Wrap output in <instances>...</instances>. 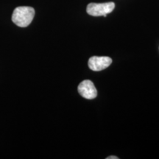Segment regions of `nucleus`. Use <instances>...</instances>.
Masks as SVG:
<instances>
[{"label":"nucleus","mask_w":159,"mask_h":159,"mask_svg":"<svg viewBox=\"0 0 159 159\" xmlns=\"http://www.w3.org/2000/svg\"><path fill=\"white\" fill-rule=\"evenodd\" d=\"M35 16V10L31 7L21 6L13 11V22L20 27H26L30 25Z\"/></svg>","instance_id":"obj_1"},{"label":"nucleus","mask_w":159,"mask_h":159,"mask_svg":"<svg viewBox=\"0 0 159 159\" xmlns=\"http://www.w3.org/2000/svg\"><path fill=\"white\" fill-rule=\"evenodd\" d=\"M115 4L112 2L105 3H90L87 6V13L92 16H104L114 11Z\"/></svg>","instance_id":"obj_2"},{"label":"nucleus","mask_w":159,"mask_h":159,"mask_svg":"<svg viewBox=\"0 0 159 159\" xmlns=\"http://www.w3.org/2000/svg\"><path fill=\"white\" fill-rule=\"evenodd\" d=\"M77 90L79 94L85 99H94L97 95V91L94 83L89 80H85L80 83Z\"/></svg>","instance_id":"obj_3"},{"label":"nucleus","mask_w":159,"mask_h":159,"mask_svg":"<svg viewBox=\"0 0 159 159\" xmlns=\"http://www.w3.org/2000/svg\"><path fill=\"white\" fill-rule=\"evenodd\" d=\"M112 63V59L109 57L93 56L89 60V66L95 71H102L108 68Z\"/></svg>","instance_id":"obj_4"},{"label":"nucleus","mask_w":159,"mask_h":159,"mask_svg":"<svg viewBox=\"0 0 159 159\" xmlns=\"http://www.w3.org/2000/svg\"><path fill=\"white\" fill-rule=\"evenodd\" d=\"M106 159H119L118 157H116V156H109V157H107Z\"/></svg>","instance_id":"obj_5"}]
</instances>
